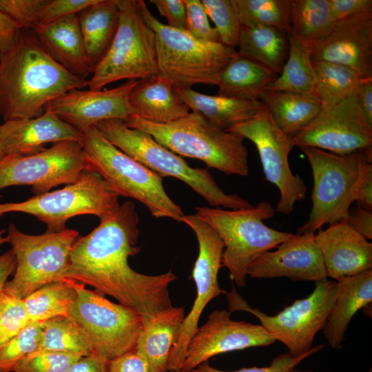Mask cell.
Wrapping results in <instances>:
<instances>
[{"instance_id":"cell-17","label":"cell","mask_w":372,"mask_h":372,"mask_svg":"<svg viewBox=\"0 0 372 372\" xmlns=\"http://www.w3.org/2000/svg\"><path fill=\"white\" fill-rule=\"evenodd\" d=\"M292 139L294 146L345 155L372 147V125L355 94L335 105L322 106L316 117Z\"/></svg>"},{"instance_id":"cell-22","label":"cell","mask_w":372,"mask_h":372,"mask_svg":"<svg viewBox=\"0 0 372 372\" xmlns=\"http://www.w3.org/2000/svg\"><path fill=\"white\" fill-rule=\"evenodd\" d=\"M328 277L338 280L372 269V243L344 220L315 235Z\"/></svg>"},{"instance_id":"cell-33","label":"cell","mask_w":372,"mask_h":372,"mask_svg":"<svg viewBox=\"0 0 372 372\" xmlns=\"http://www.w3.org/2000/svg\"><path fill=\"white\" fill-rule=\"evenodd\" d=\"M335 21L329 0H291L290 32L306 48L325 38Z\"/></svg>"},{"instance_id":"cell-43","label":"cell","mask_w":372,"mask_h":372,"mask_svg":"<svg viewBox=\"0 0 372 372\" xmlns=\"http://www.w3.org/2000/svg\"><path fill=\"white\" fill-rule=\"evenodd\" d=\"M49 0H0V12L21 30H32L39 25L40 14Z\"/></svg>"},{"instance_id":"cell-41","label":"cell","mask_w":372,"mask_h":372,"mask_svg":"<svg viewBox=\"0 0 372 372\" xmlns=\"http://www.w3.org/2000/svg\"><path fill=\"white\" fill-rule=\"evenodd\" d=\"M30 322L23 300L4 291L0 293V344Z\"/></svg>"},{"instance_id":"cell-38","label":"cell","mask_w":372,"mask_h":372,"mask_svg":"<svg viewBox=\"0 0 372 372\" xmlns=\"http://www.w3.org/2000/svg\"><path fill=\"white\" fill-rule=\"evenodd\" d=\"M243 26L264 25L291 31V0H231Z\"/></svg>"},{"instance_id":"cell-11","label":"cell","mask_w":372,"mask_h":372,"mask_svg":"<svg viewBox=\"0 0 372 372\" xmlns=\"http://www.w3.org/2000/svg\"><path fill=\"white\" fill-rule=\"evenodd\" d=\"M119 195L98 174L87 170L63 188L35 195L18 203H0V217L6 213L32 215L47 227V231L66 229V222L79 215H94L101 219L120 205Z\"/></svg>"},{"instance_id":"cell-4","label":"cell","mask_w":372,"mask_h":372,"mask_svg":"<svg viewBox=\"0 0 372 372\" xmlns=\"http://www.w3.org/2000/svg\"><path fill=\"white\" fill-rule=\"evenodd\" d=\"M136 6L155 34L158 74L169 81L174 89L195 84L217 85L223 69L238 55L235 48L198 39L161 23L143 0H136Z\"/></svg>"},{"instance_id":"cell-3","label":"cell","mask_w":372,"mask_h":372,"mask_svg":"<svg viewBox=\"0 0 372 372\" xmlns=\"http://www.w3.org/2000/svg\"><path fill=\"white\" fill-rule=\"evenodd\" d=\"M125 125L150 134L181 157L196 158L227 175L249 174L248 152L242 135L220 130L194 112L176 121L158 123L133 115Z\"/></svg>"},{"instance_id":"cell-25","label":"cell","mask_w":372,"mask_h":372,"mask_svg":"<svg viewBox=\"0 0 372 372\" xmlns=\"http://www.w3.org/2000/svg\"><path fill=\"white\" fill-rule=\"evenodd\" d=\"M336 282L335 302L322 329L328 344L334 349L340 347L347 328L355 313L371 303L372 269L342 278Z\"/></svg>"},{"instance_id":"cell-18","label":"cell","mask_w":372,"mask_h":372,"mask_svg":"<svg viewBox=\"0 0 372 372\" xmlns=\"http://www.w3.org/2000/svg\"><path fill=\"white\" fill-rule=\"evenodd\" d=\"M229 310H214L189 340L181 372H191L218 354L250 347L269 346L276 342L260 324L231 319Z\"/></svg>"},{"instance_id":"cell-8","label":"cell","mask_w":372,"mask_h":372,"mask_svg":"<svg viewBox=\"0 0 372 372\" xmlns=\"http://www.w3.org/2000/svg\"><path fill=\"white\" fill-rule=\"evenodd\" d=\"M313 175L312 207L297 234L314 233L325 224L342 221L355 201L357 183L364 167L372 163V147L339 155L313 147H300Z\"/></svg>"},{"instance_id":"cell-23","label":"cell","mask_w":372,"mask_h":372,"mask_svg":"<svg viewBox=\"0 0 372 372\" xmlns=\"http://www.w3.org/2000/svg\"><path fill=\"white\" fill-rule=\"evenodd\" d=\"M3 156L30 155L45 149L50 143H81L83 133L62 121L54 113L45 111L39 117L11 119L0 125Z\"/></svg>"},{"instance_id":"cell-47","label":"cell","mask_w":372,"mask_h":372,"mask_svg":"<svg viewBox=\"0 0 372 372\" xmlns=\"http://www.w3.org/2000/svg\"><path fill=\"white\" fill-rule=\"evenodd\" d=\"M149 2L166 19L168 26L186 31L187 14L183 0H149Z\"/></svg>"},{"instance_id":"cell-51","label":"cell","mask_w":372,"mask_h":372,"mask_svg":"<svg viewBox=\"0 0 372 372\" xmlns=\"http://www.w3.org/2000/svg\"><path fill=\"white\" fill-rule=\"evenodd\" d=\"M344 221L366 240L372 239V211L357 207L349 209Z\"/></svg>"},{"instance_id":"cell-49","label":"cell","mask_w":372,"mask_h":372,"mask_svg":"<svg viewBox=\"0 0 372 372\" xmlns=\"http://www.w3.org/2000/svg\"><path fill=\"white\" fill-rule=\"evenodd\" d=\"M329 3L335 20L355 14L372 12L371 0H329Z\"/></svg>"},{"instance_id":"cell-53","label":"cell","mask_w":372,"mask_h":372,"mask_svg":"<svg viewBox=\"0 0 372 372\" xmlns=\"http://www.w3.org/2000/svg\"><path fill=\"white\" fill-rule=\"evenodd\" d=\"M21 30L12 21L0 12V58L12 46Z\"/></svg>"},{"instance_id":"cell-13","label":"cell","mask_w":372,"mask_h":372,"mask_svg":"<svg viewBox=\"0 0 372 372\" xmlns=\"http://www.w3.org/2000/svg\"><path fill=\"white\" fill-rule=\"evenodd\" d=\"M77 296L70 316L85 333L92 354L110 360L136 349L142 316L73 280Z\"/></svg>"},{"instance_id":"cell-35","label":"cell","mask_w":372,"mask_h":372,"mask_svg":"<svg viewBox=\"0 0 372 372\" xmlns=\"http://www.w3.org/2000/svg\"><path fill=\"white\" fill-rule=\"evenodd\" d=\"M313 94L322 107L335 105L356 94L362 78L351 68L325 61L312 62Z\"/></svg>"},{"instance_id":"cell-54","label":"cell","mask_w":372,"mask_h":372,"mask_svg":"<svg viewBox=\"0 0 372 372\" xmlns=\"http://www.w3.org/2000/svg\"><path fill=\"white\" fill-rule=\"evenodd\" d=\"M356 96L369 123L372 125V78L362 79Z\"/></svg>"},{"instance_id":"cell-6","label":"cell","mask_w":372,"mask_h":372,"mask_svg":"<svg viewBox=\"0 0 372 372\" xmlns=\"http://www.w3.org/2000/svg\"><path fill=\"white\" fill-rule=\"evenodd\" d=\"M88 170L101 176L120 196L143 203L152 216L181 222V207L166 193L163 178L110 143L92 127L81 143Z\"/></svg>"},{"instance_id":"cell-50","label":"cell","mask_w":372,"mask_h":372,"mask_svg":"<svg viewBox=\"0 0 372 372\" xmlns=\"http://www.w3.org/2000/svg\"><path fill=\"white\" fill-rule=\"evenodd\" d=\"M355 201L358 207L372 211V163L364 168L356 185Z\"/></svg>"},{"instance_id":"cell-42","label":"cell","mask_w":372,"mask_h":372,"mask_svg":"<svg viewBox=\"0 0 372 372\" xmlns=\"http://www.w3.org/2000/svg\"><path fill=\"white\" fill-rule=\"evenodd\" d=\"M82 356L84 355L59 352L27 356L16 365L13 372H66Z\"/></svg>"},{"instance_id":"cell-1","label":"cell","mask_w":372,"mask_h":372,"mask_svg":"<svg viewBox=\"0 0 372 372\" xmlns=\"http://www.w3.org/2000/svg\"><path fill=\"white\" fill-rule=\"evenodd\" d=\"M138 223L135 204L131 201L101 219L96 228L72 245L65 279L113 297L138 313L144 323L172 307L169 286L176 276L172 271L143 274L130 266L128 258L141 250L136 246Z\"/></svg>"},{"instance_id":"cell-45","label":"cell","mask_w":372,"mask_h":372,"mask_svg":"<svg viewBox=\"0 0 372 372\" xmlns=\"http://www.w3.org/2000/svg\"><path fill=\"white\" fill-rule=\"evenodd\" d=\"M324 347V345L323 344L312 347L309 352L298 357H293L289 352L280 354L273 358L269 366L264 367L253 366L250 368H242L234 371H225L216 369L209 365L207 362H205L191 372H289L303 360L318 352Z\"/></svg>"},{"instance_id":"cell-15","label":"cell","mask_w":372,"mask_h":372,"mask_svg":"<svg viewBox=\"0 0 372 372\" xmlns=\"http://www.w3.org/2000/svg\"><path fill=\"white\" fill-rule=\"evenodd\" d=\"M87 170L80 143H56L36 154H9L0 159V189L30 185L32 192L39 195L58 185L74 183Z\"/></svg>"},{"instance_id":"cell-10","label":"cell","mask_w":372,"mask_h":372,"mask_svg":"<svg viewBox=\"0 0 372 372\" xmlns=\"http://www.w3.org/2000/svg\"><path fill=\"white\" fill-rule=\"evenodd\" d=\"M79 233L73 229L30 235L13 224L8 227L7 242L16 258L12 280L3 291L23 300L41 287L65 279L70 264V251Z\"/></svg>"},{"instance_id":"cell-28","label":"cell","mask_w":372,"mask_h":372,"mask_svg":"<svg viewBox=\"0 0 372 372\" xmlns=\"http://www.w3.org/2000/svg\"><path fill=\"white\" fill-rule=\"evenodd\" d=\"M174 90L192 112L199 114L214 127L225 131L251 118L262 105L259 100L207 95L192 87Z\"/></svg>"},{"instance_id":"cell-52","label":"cell","mask_w":372,"mask_h":372,"mask_svg":"<svg viewBox=\"0 0 372 372\" xmlns=\"http://www.w3.org/2000/svg\"><path fill=\"white\" fill-rule=\"evenodd\" d=\"M109 360L95 355H84L74 362L66 372H107Z\"/></svg>"},{"instance_id":"cell-14","label":"cell","mask_w":372,"mask_h":372,"mask_svg":"<svg viewBox=\"0 0 372 372\" xmlns=\"http://www.w3.org/2000/svg\"><path fill=\"white\" fill-rule=\"evenodd\" d=\"M229 131L242 135L256 145L265 179L275 185L280 192L275 211L285 215L292 213L296 203L303 201L307 192L304 180L292 172L289 164V154L294 147L292 137L276 125L263 104L251 118Z\"/></svg>"},{"instance_id":"cell-39","label":"cell","mask_w":372,"mask_h":372,"mask_svg":"<svg viewBox=\"0 0 372 372\" xmlns=\"http://www.w3.org/2000/svg\"><path fill=\"white\" fill-rule=\"evenodd\" d=\"M41 333V323L30 322L17 334L1 344L0 372H13L21 360L35 351Z\"/></svg>"},{"instance_id":"cell-57","label":"cell","mask_w":372,"mask_h":372,"mask_svg":"<svg viewBox=\"0 0 372 372\" xmlns=\"http://www.w3.org/2000/svg\"><path fill=\"white\" fill-rule=\"evenodd\" d=\"M289 372H313V371H309V370L302 371V370L296 369L295 368H293L291 370H290Z\"/></svg>"},{"instance_id":"cell-44","label":"cell","mask_w":372,"mask_h":372,"mask_svg":"<svg viewBox=\"0 0 372 372\" xmlns=\"http://www.w3.org/2000/svg\"><path fill=\"white\" fill-rule=\"evenodd\" d=\"M187 14L186 32L205 41L220 43L219 34L209 21L201 0H183Z\"/></svg>"},{"instance_id":"cell-58","label":"cell","mask_w":372,"mask_h":372,"mask_svg":"<svg viewBox=\"0 0 372 372\" xmlns=\"http://www.w3.org/2000/svg\"><path fill=\"white\" fill-rule=\"evenodd\" d=\"M3 157V154L2 149H1V136H0V159H1Z\"/></svg>"},{"instance_id":"cell-2","label":"cell","mask_w":372,"mask_h":372,"mask_svg":"<svg viewBox=\"0 0 372 372\" xmlns=\"http://www.w3.org/2000/svg\"><path fill=\"white\" fill-rule=\"evenodd\" d=\"M87 85L55 61L32 30H21L0 58V116L4 121L39 117L50 101Z\"/></svg>"},{"instance_id":"cell-29","label":"cell","mask_w":372,"mask_h":372,"mask_svg":"<svg viewBox=\"0 0 372 372\" xmlns=\"http://www.w3.org/2000/svg\"><path fill=\"white\" fill-rule=\"evenodd\" d=\"M119 14L118 0H98L78 14L80 30L92 72L114 37Z\"/></svg>"},{"instance_id":"cell-21","label":"cell","mask_w":372,"mask_h":372,"mask_svg":"<svg viewBox=\"0 0 372 372\" xmlns=\"http://www.w3.org/2000/svg\"><path fill=\"white\" fill-rule=\"evenodd\" d=\"M314 233L295 234L273 251H267L250 265L247 276L254 278H288L321 282L327 279L322 256Z\"/></svg>"},{"instance_id":"cell-7","label":"cell","mask_w":372,"mask_h":372,"mask_svg":"<svg viewBox=\"0 0 372 372\" xmlns=\"http://www.w3.org/2000/svg\"><path fill=\"white\" fill-rule=\"evenodd\" d=\"M95 127L113 145L162 178L172 176L183 181L211 207L238 209L252 206L236 194H226L208 169L190 167L148 133L129 127L120 119L105 120Z\"/></svg>"},{"instance_id":"cell-40","label":"cell","mask_w":372,"mask_h":372,"mask_svg":"<svg viewBox=\"0 0 372 372\" xmlns=\"http://www.w3.org/2000/svg\"><path fill=\"white\" fill-rule=\"evenodd\" d=\"M206 13L214 22L220 43L237 47L242 28L231 0H201Z\"/></svg>"},{"instance_id":"cell-9","label":"cell","mask_w":372,"mask_h":372,"mask_svg":"<svg viewBox=\"0 0 372 372\" xmlns=\"http://www.w3.org/2000/svg\"><path fill=\"white\" fill-rule=\"evenodd\" d=\"M116 32L88 80L90 90H101L119 80H143L158 74L155 34L136 0H118Z\"/></svg>"},{"instance_id":"cell-56","label":"cell","mask_w":372,"mask_h":372,"mask_svg":"<svg viewBox=\"0 0 372 372\" xmlns=\"http://www.w3.org/2000/svg\"><path fill=\"white\" fill-rule=\"evenodd\" d=\"M5 233V229H0V246L6 242H7L6 236H3Z\"/></svg>"},{"instance_id":"cell-20","label":"cell","mask_w":372,"mask_h":372,"mask_svg":"<svg viewBox=\"0 0 372 372\" xmlns=\"http://www.w3.org/2000/svg\"><path fill=\"white\" fill-rule=\"evenodd\" d=\"M307 49L312 62L325 61L343 65L362 79L372 78V12L336 20L325 38Z\"/></svg>"},{"instance_id":"cell-24","label":"cell","mask_w":372,"mask_h":372,"mask_svg":"<svg viewBox=\"0 0 372 372\" xmlns=\"http://www.w3.org/2000/svg\"><path fill=\"white\" fill-rule=\"evenodd\" d=\"M59 65L72 74L86 79L92 69L85 52L78 14H71L32 30Z\"/></svg>"},{"instance_id":"cell-55","label":"cell","mask_w":372,"mask_h":372,"mask_svg":"<svg viewBox=\"0 0 372 372\" xmlns=\"http://www.w3.org/2000/svg\"><path fill=\"white\" fill-rule=\"evenodd\" d=\"M16 267V258L11 249L0 255V293Z\"/></svg>"},{"instance_id":"cell-27","label":"cell","mask_w":372,"mask_h":372,"mask_svg":"<svg viewBox=\"0 0 372 372\" xmlns=\"http://www.w3.org/2000/svg\"><path fill=\"white\" fill-rule=\"evenodd\" d=\"M135 115L149 121L166 123L189 114L172 83L160 74L138 80L130 95Z\"/></svg>"},{"instance_id":"cell-36","label":"cell","mask_w":372,"mask_h":372,"mask_svg":"<svg viewBox=\"0 0 372 372\" xmlns=\"http://www.w3.org/2000/svg\"><path fill=\"white\" fill-rule=\"evenodd\" d=\"M39 342L32 356L45 352L92 354L89 340L77 323L70 316H59L41 323ZM27 357V356H26Z\"/></svg>"},{"instance_id":"cell-19","label":"cell","mask_w":372,"mask_h":372,"mask_svg":"<svg viewBox=\"0 0 372 372\" xmlns=\"http://www.w3.org/2000/svg\"><path fill=\"white\" fill-rule=\"evenodd\" d=\"M138 81L127 80L108 90L74 89L50 101L45 111L54 113L81 133L105 120L125 121L135 115L130 95Z\"/></svg>"},{"instance_id":"cell-12","label":"cell","mask_w":372,"mask_h":372,"mask_svg":"<svg viewBox=\"0 0 372 372\" xmlns=\"http://www.w3.org/2000/svg\"><path fill=\"white\" fill-rule=\"evenodd\" d=\"M336 291V281L327 279L316 282L310 295L296 300L275 316L251 307L234 286L226 294L230 312L245 311L254 315L276 341L287 347L291 356L298 357L309 351L316 333L324 327L335 302Z\"/></svg>"},{"instance_id":"cell-34","label":"cell","mask_w":372,"mask_h":372,"mask_svg":"<svg viewBox=\"0 0 372 372\" xmlns=\"http://www.w3.org/2000/svg\"><path fill=\"white\" fill-rule=\"evenodd\" d=\"M76 296L73 280L63 279L41 287L23 300L30 322L41 323L59 316H70Z\"/></svg>"},{"instance_id":"cell-26","label":"cell","mask_w":372,"mask_h":372,"mask_svg":"<svg viewBox=\"0 0 372 372\" xmlns=\"http://www.w3.org/2000/svg\"><path fill=\"white\" fill-rule=\"evenodd\" d=\"M184 318V308L172 306L143 323L135 350L147 360L153 372L169 371L170 353Z\"/></svg>"},{"instance_id":"cell-46","label":"cell","mask_w":372,"mask_h":372,"mask_svg":"<svg viewBox=\"0 0 372 372\" xmlns=\"http://www.w3.org/2000/svg\"><path fill=\"white\" fill-rule=\"evenodd\" d=\"M97 1L98 0H49L41 12L39 25L47 24L68 15L78 14Z\"/></svg>"},{"instance_id":"cell-59","label":"cell","mask_w":372,"mask_h":372,"mask_svg":"<svg viewBox=\"0 0 372 372\" xmlns=\"http://www.w3.org/2000/svg\"><path fill=\"white\" fill-rule=\"evenodd\" d=\"M178 372H181V371H178Z\"/></svg>"},{"instance_id":"cell-16","label":"cell","mask_w":372,"mask_h":372,"mask_svg":"<svg viewBox=\"0 0 372 372\" xmlns=\"http://www.w3.org/2000/svg\"><path fill=\"white\" fill-rule=\"evenodd\" d=\"M181 222L192 229L198 243V255L192 270L196 296L190 311L183 320L178 342L172 349L168 364L170 372L180 371L187 347L199 327V320L205 307L212 299L227 293L220 289L218 281L224 250L222 240L196 214L184 215Z\"/></svg>"},{"instance_id":"cell-48","label":"cell","mask_w":372,"mask_h":372,"mask_svg":"<svg viewBox=\"0 0 372 372\" xmlns=\"http://www.w3.org/2000/svg\"><path fill=\"white\" fill-rule=\"evenodd\" d=\"M107 372L153 371L147 360L134 350L109 360Z\"/></svg>"},{"instance_id":"cell-30","label":"cell","mask_w":372,"mask_h":372,"mask_svg":"<svg viewBox=\"0 0 372 372\" xmlns=\"http://www.w3.org/2000/svg\"><path fill=\"white\" fill-rule=\"evenodd\" d=\"M237 53L279 74L287 61L289 43L287 32L276 28L242 25Z\"/></svg>"},{"instance_id":"cell-5","label":"cell","mask_w":372,"mask_h":372,"mask_svg":"<svg viewBox=\"0 0 372 372\" xmlns=\"http://www.w3.org/2000/svg\"><path fill=\"white\" fill-rule=\"evenodd\" d=\"M195 210L222 240V267L229 270L231 279L240 287L245 286L247 270L258 256L295 235L265 225L264 220L276 213L267 201L244 209L196 207Z\"/></svg>"},{"instance_id":"cell-37","label":"cell","mask_w":372,"mask_h":372,"mask_svg":"<svg viewBox=\"0 0 372 372\" xmlns=\"http://www.w3.org/2000/svg\"><path fill=\"white\" fill-rule=\"evenodd\" d=\"M289 43L287 61L267 90L314 94L315 74L309 53L293 33H287Z\"/></svg>"},{"instance_id":"cell-32","label":"cell","mask_w":372,"mask_h":372,"mask_svg":"<svg viewBox=\"0 0 372 372\" xmlns=\"http://www.w3.org/2000/svg\"><path fill=\"white\" fill-rule=\"evenodd\" d=\"M260 101L276 125L293 137L318 114L322 105L314 94L266 90Z\"/></svg>"},{"instance_id":"cell-31","label":"cell","mask_w":372,"mask_h":372,"mask_svg":"<svg viewBox=\"0 0 372 372\" xmlns=\"http://www.w3.org/2000/svg\"><path fill=\"white\" fill-rule=\"evenodd\" d=\"M278 74L248 58L237 55L222 71L217 95L259 100Z\"/></svg>"}]
</instances>
